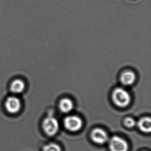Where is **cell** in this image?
<instances>
[{
    "label": "cell",
    "instance_id": "6da1fadb",
    "mask_svg": "<svg viewBox=\"0 0 151 151\" xmlns=\"http://www.w3.org/2000/svg\"><path fill=\"white\" fill-rule=\"evenodd\" d=\"M112 98L114 104L119 107H125L131 102V97L129 92L124 88L118 87L112 92Z\"/></svg>",
    "mask_w": 151,
    "mask_h": 151
},
{
    "label": "cell",
    "instance_id": "7a4b0ae2",
    "mask_svg": "<svg viewBox=\"0 0 151 151\" xmlns=\"http://www.w3.org/2000/svg\"><path fill=\"white\" fill-rule=\"evenodd\" d=\"M42 127L46 134L52 136L56 135L59 130V123L54 117L47 116L43 120Z\"/></svg>",
    "mask_w": 151,
    "mask_h": 151
},
{
    "label": "cell",
    "instance_id": "3957f363",
    "mask_svg": "<svg viewBox=\"0 0 151 151\" xmlns=\"http://www.w3.org/2000/svg\"><path fill=\"white\" fill-rule=\"evenodd\" d=\"M64 125L68 130L71 132H77L82 128L83 121L78 116H70L65 118Z\"/></svg>",
    "mask_w": 151,
    "mask_h": 151
},
{
    "label": "cell",
    "instance_id": "277c9868",
    "mask_svg": "<svg viewBox=\"0 0 151 151\" xmlns=\"http://www.w3.org/2000/svg\"><path fill=\"white\" fill-rule=\"evenodd\" d=\"M109 147L110 151H127L129 149V145L127 141L116 136L110 139Z\"/></svg>",
    "mask_w": 151,
    "mask_h": 151
},
{
    "label": "cell",
    "instance_id": "5b68a950",
    "mask_svg": "<svg viewBox=\"0 0 151 151\" xmlns=\"http://www.w3.org/2000/svg\"><path fill=\"white\" fill-rule=\"evenodd\" d=\"M5 106L8 112L14 114L19 111L21 107V103L18 98L14 96H10L5 101Z\"/></svg>",
    "mask_w": 151,
    "mask_h": 151
},
{
    "label": "cell",
    "instance_id": "8992f818",
    "mask_svg": "<svg viewBox=\"0 0 151 151\" xmlns=\"http://www.w3.org/2000/svg\"><path fill=\"white\" fill-rule=\"evenodd\" d=\"M91 137L93 141L99 145H103L108 140L107 133L104 129L100 128L94 129L92 131Z\"/></svg>",
    "mask_w": 151,
    "mask_h": 151
},
{
    "label": "cell",
    "instance_id": "52a82bcc",
    "mask_svg": "<svg viewBox=\"0 0 151 151\" xmlns=\"http://www.w3.org/2000/svg\"><path fill=\"white\" fill-rule=\"evenodd\" d=\"M136 75L133 71H127L121 74V82L125 86H130L135 82Z\"/></svg>",
    "mask_w": 151,
    "mask_h": 151
},
{
    "label": "cell",
    "instance_id": "ba28073f",
    "mask_svg": "<svg viewBox=\"0 0 151 151\" xmlns=\"http://www.w3.org/2000/svg\"><path fill=\"white\" fill-rule=\"evenodd\" d=\"M25 85L24 82L20 79H17L12 81L10 84V91L14 93H20L24 90Z\"/></svg>",
    "mask_w": 151,
    "mask_h": 151
},
{
    "label": "cell",
    "instance_id": "9c48e42d",
    "mask_svg": "<svg viewBox=\"0 0 151 151\" xmlns=\"http://www.w3.org/2000/svg\"><path fill=\"white\" fill-rule=\"evenodd\" d=\"M139 129L144 133H150L151 131V120L150 117L141 118L138 122Z\"/></svg>",
    "mask_w": 151,
    "mask_h": 151
},
{
    "label": "cell",
    "instance_id": "30bf717a",
    "mask_svg": "<svg viewBox=\"0 0 151 151\" xmlns=\"http://www.w3.org/2000/svg\"><path fill=\"white\" fill-rule=\"evenodd\" d=\"M59 106L62 112L68 113L73 109L74 104L71 100L68 98H65L60 101Z\"/></svg>",
    "mask_w": 151,
    "mask_h": 151
},
{
    "label": "cell",
    "instance_id": "8fae6325",
    "mask_svg": "<svg viewBox=\"0 0 151 151\" xmlns=\"http://www.w3.org/2000/svg\"><path fill=\"white\" fill-rule=\"evenodd\" d=\"M43 151H61L59 145L54 143H51L45 145L43 148Z\"/></svg>",
    "mask_w": 151,
    "mask_h": 151
},
{
    "label": "cell",
    "instance_id": "7c38bea8",
    "mask_svg": "<svg viewBox=\"0 0 151 151\" xmlns=\"http://www.w3.org/2000/svg\"><path fill=\"white\" fill-rule=\"evenodd\" d=\"M124 123L125 125L129 128H132L136 125V121L134 119L130 117H128L125 119Z\"/></svg>",
    "mask_w": 151,
    "mask_h": 151
}]
</instances>
